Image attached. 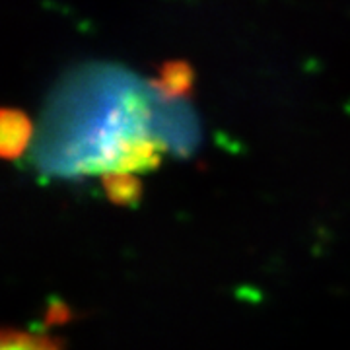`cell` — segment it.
<instances>
[{
    "label": "cell",
    "mask_w": 350,
    "mask_h": 350,
    "mask_svg": "<svg viewBox=\"0 0 350 350\" xmlns=\"http://www.w3.org/2000/svg\"><path fill=\"white\" fill-rule=\"evenodd\" d=\"M31 137V123L27 115L18 109L2 111V152L6 156H18Z\"/></svg>",
    "instance_id": "6da1fadb"
},
{
    "label": "cell",
    "mask_w": 350,
    "mask_h": 350,
    "mask_svg": "<svg viewBox=\"0 0 350 350\" xmlns=\"http://www.w3.org/2000/svg\"><path fill=\"white\" fill-rule=\"evenodd\" d=\"M193 86V70L183 61H170L160 68L156 88L165 96H185Z\"/></svg>",
    "instance_id": "7a4b0ae2"
},
{
    "label": "cell",
    "mask_w": 350,
    "mask_h": 350,
    "mask_svg": "<svg viewBox=\"0 0 350 350\" xmlns=\"http://www.w3.org/2000/svg\"><path fill=\"white\" fill-rule=\"evenodd\" d=\"M0 350H61V345L43 333L6 329L0 337Z\"/></svg>",
    "instance_id": "3957f363"
}]
</instances>
